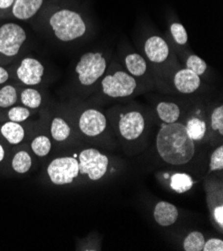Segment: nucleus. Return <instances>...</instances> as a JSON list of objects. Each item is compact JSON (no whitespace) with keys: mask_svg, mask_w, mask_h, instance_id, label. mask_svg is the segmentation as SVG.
I'll return each mask as SVG.
<instances>
[{"mask_svg":"<svg viewBox=\"0 0 223 251\" xmlns=\"http://www.w3.org/2000/svg\"><path fill=\"white\" fill-rule=\"evenodd\" d=\"M36 17L53 38L62 43L83 38L89 29L88 20L80 10L55 2L45 3Z\"/></svg>","mask_w":223,"mask_h":251,"instance_id":"f257e3e1","label":"nucleus"},{"mask_svg":"<svg viewBox=\"0 0 223 251\" xmlns=\"http://www.w3.org/2000/svg\"><path fill=\"white\" fill-rule=\"evenodd\" d=\"M145 126V116L138 109H125L118 113V132L126 141L137 140L143 134Z\"/></svg>","mask_w":223,"mask_h":251,"instance_id":"1a4fd4ad","label":"nucleus"},{"mask_svg":"<svg viewBox=\"0 0 223 251\" xmlns=\"http://www.w3.org/2000/svg\"><path fill=\"white\" fill-rule=\"evenodd\" d=\"M30 148L32 152L37 157H45L51 151L52 142L51 139L46 135H37L34 137L30 143Z\"/></svg>","mask_w":223,"mask_h":251,"instance_id":"393cba45","label":"nucleus"},{"mask_svg":"<svg viewBox=\"0 0 223 251\" xmlns=\"http://www.w3.org/2000/svg\"><path fill=\"white\" fill-rule=\"evenodd\" d=\"M32 167V157L26 150H19L11 159V168L15 173L25 174Z\"/></svg>","mask_w":223,"mask_h":251,"instance_id":"4be33fe9","label":"nucleus"},{"mask_svg":"<svg viewBox=\"0 0 223 251\" xmlns=\"http://www.w3.org/2000/svg\"><path fill=\"white\" fill-rule=\"evenodd\" d=\"M202 251H223V241L219 238H210L205 240Z\"/></svg>","mask_w":223,"mask_h":251,"instance_id":"7c9ffc66","label":"nucleus"},{"mask_svg":"<svg viewBox=\"0 0 223 251\" xmlns=\"http://www.w3.org/2000/svg\"><path fill=\"white\" fill-rule=\"evenodd\" d=\"M143 53L148 64L152 66L167 63L173 54L167 40L158 34H151L144 40Z\"/></svg>","mask_w":223,"mask_h":251,"instance_id":"9d476101","label":"nucleus"},{"mask_svg":"<svg viewBox=\"0 0 223 251\" xmlns=\"http://www.w3.org/2000/svg\"><path fill=\"white\" fill-rule=\"evenodd\" d=\"M5 158V149H4V146L2 145V143L0 142V163L3 162Z\"/></svg>","mask_w":223,"mask_h":251,"instance_id":"f704fd0d","label":"nucleus"},{"mask_svg":"<svg viewBox=\"0 0 223 251\" xmlns=\"http://www.w3.org/2000/svg\"><path fill=\"white\" fill-rule=\"evenodd\" d=\"M179 216L177 207L167 201H159L153 210V218L162 227H168L174 224Z\"/></svg>","mask_w":223,"mask_h":251,"instance_id":"4468645a","label":"nucleus"},{"mask_svg":"<svg viewBox=\"0 0 223 251\" xmlns=\"http://www.w3.org/2000/svg\"><path fill=\"white\" fill-rule=\"evenodd\" d=\"M23 86H37L43 82L45 67L43 63L33 57L25 56L19 60L14 67L11 76Z\"/></svg>","mask_w":223,"mask_h":251,"instance_id":"6e6552de","label":"nucleus"},{"mask_svg":"<svg viewBox=\"0 0 223 251\" xmlns=\"http://www.w3.org/2000/svg\"><path fill=\"white\" fill-rule=\"evenodd\" d=\"M6 116L7 119L9 121H13V122H18V123H22L24 121H26L32 114L31 109L23 106V105H13L11 107H9L8 109H6Z\"/></svg>","mask_w":223,"mask_h":251,"instance_id":"cd10ccee","label":"nucleus"},{"mask_svg":"<svg viewBox=\"0 0 223 251\" xmlns=\"http://www.w3.org/2000/svg\"><path fill=\"white\" fill-rule=\"evenodd\" d=\"M172 84L181 94H193L200 89L202 79L188 68H178L172 74Z\"/></svg>","mask_w":223,"mask_h":251,"instance_id":"f8f14e48","label":"nucleus"},{"mask_svg":"<svg viewBox=\"0 0 223 251\" xmlns=\"http://www.w3.org/2000/svg\"><path fill=\"white\" fill-rule=\"evenodd\" d=\"M223 169V146H218L210 156L209 171H218Z\"/></svg>","mask_w":223,"mask_h":251,"instance_id":"c756f323","label":"nucleus"},{"mask_svg":"<svg viewBox=\"0 0 223 251\" xmlns=\"http://www.w3.org/2000/svg\"><path fill=\"white\" fill-rule=\"evenodd\" d=\"M14 0H0V19H8Z\"/></svg>","mask_w":223,"mask_h":251,"instance_id":"2f4dec72","label":"nucleus"},{"mask_svg":"<svg viewBox=\"0 0 223 251\" xmlns=\"http://www.w3.org/2000/svg\"><path fill=\"white\" fill-rule=\"evenodd\" d=\"M70 134L71 127L66 119L60 116L52 118L50 124V135L54 141L63 142L69 138Z\"/></svg>","mask_w":223,"mask_h":251,"instance_id":"412c9836","label":"nucleus"},{"mask_svg":"<svg viewBox=\"0 0 223 251\" xmlns=\"http://www.w3.org/2000/svg\"><path fill=\"white\" fill-rule=\"evenodd\" d=\"M155 110L162 123L177 122L181 116L180 105L174 101L162 100L156 104Z\"/></svg>","mask_w":223,"mask_h":251,"instance_id":"f3484780","label":"nucleus"},{"mask_svg":"<svg viewBox=\"0 0 223 251\" xmlns=\"http://www.w3.org/2000/svg\"><path fill=\"white\" fill-rule=\"evenodd\" d=\"M108 61L102 52H86L82 54L74 68L77 82L84 88H90L100 82L107 71Z\"/></svg>","mask_w":223,"mask_h":251,"instance_id":"7ed1b4c3","label":"nucleus"},{"mask_svg":"<svg viewBox=\"0 0 223 251\" xmlns=\"http://www.w3.org/2000/svg\"><path fill=\"white\" fill-rule=\"evenodd\" d=\"M27 40V32L16 22L0 24V65H9Z\"/></svg>","mask_w":223,"mask_h":251,"instance_id":"20e7f679","label":"nucleus"},{"mask_svg":"<svg viewBox=\"0 0 223 251\" xmlns=\"http://www.w3.org/2000/svg\"><path fill=\"white\" fill-rule=\"evenodd\" d=\"M43 100V94L36 88V86H24L19 89L20 104L33 111L42 106Z\"/></svg>","mask_w":223,"mask_h":251,"instance_id":"dca6fc26","label":"nucleus"},{"mask_svg":"<svg viewBox=\"0 0 223 251\" xmlns=\"http://www.w3.org/2000/svg\"><path fill=\"white\" fill-rule=\"evenodd\" d=\"M213 217L216 221V223L219 225L220 227L223 226V206L219 205L216 206L213 211Z\"/></svg>","mask_w":223,"mask_h":251,"instance_id":"72a5a7b5","label":"nucleus"},{"mask_svg":"<svg viewBox=\"0 0 223 251\" xmlns=\"http://www.w3.org/2000/svg\"><path fill=\"white\" fill-rule=\"evenodd\" d=\"M101 92L112 99L126 98L134 95L139 89V81L125 70L115 69L104 74L100 80Z\"/></svg>","mask_w":223,"mask_h":251,"instance_id":"39448f33","label":"nucleus"},{"mask_svg":"<svg viewBox=\"0 0 223 251\" xmlns=\"http://www.w3.org/2000/svg\"><path fill=\"white\" fill-rule=\"evenodd\" d=\"M10 78H11L10 70L4 65H0V85L8 83Z\"/></svg>","mask_w":223,"mask_h":251,"instance_id":"473e14b6","label":"nucleus"},{"mask_svg":"<svg viewBox=\"0 0 223 251\" xmlns=\"http://www.w3.org/2000/svg\"><path fill=\"white\" fill-rule=\"evenodd\" d=\"M0 134L10 145H18L25 138V129L21 123L8 120L0 126Z\"/></svg>","mask_w":223,"mask_h":251,"instance_id":"a211bd4d","label":"nucleus"},{"mask_svg":"<svg viewBox=\"0 0 223 251\" xmlns=\"http://www.w3.org/2000/svg\"><path fill=\"white\" fill-rule=\"evenodd\" d=\"M79 174L87 175L92 181L100 180L107 172L108 157L95 148H86L78 154Z\"/></svg>","mask_w":223,"mask_h":251,"instance_id":"0eeeda50","label":"nucleus"},{"mask_svg":"<svg viewBox=\"0 0 223 251\" xmlns=\"http://www.w3.org/2000/svg\"><path fill=\"white\" fill-rule=\"evenodd\" d=\"M169 35L171 40L175 45L184 47L188 44V35L184 25L178 21V19H172L168 23Z\"/></svg>","mask_w":223,"mask_h":251,"instance_id":"5701e85b","label":"nucleus"},{"mask_svg":"<svg viewBox=\"0 0 223 251\" xmlns=\"http://www.w3.org/2000/svg\"><path fill=\"white\" fill-rule=\"evenodd\" d=\"M46 1H47V0H46Z\"/></svg>","mask_w":223,"mask_h":251,"instance_id":"c9c22d12","label":"nucleus"},{"mask_svg":"<svg viewBox=\"0 0 223 251\" xmlns=\"http://www.w3.org/2000/svg\"><path fill=\"white\" fill-rule=\"evenodd\" d=\"M46 173L54 185L71 184L79 175L78 160L72 156L56 157L47 165Z\"/></svg>","mask_w":223,"mask_h":251,"instance_id":"423d86ee","label":"nucleus"},{"mask_svg":"<svg viewBox=\"0 0 223 251\" xmlns=\"http://www.w3.org/2000/svg\"><path fill=\"white\" fill-rule=\"evenodd\" d=\"M194 181L187 173L177 172L174 173L170 178V187L173 191L179 194L189 191L193 187Z\"/></svg>","mask_w":223,"mask_h":251,"instance_id":"b1692460","label":"nucleus"},{"mask_svg":"<svg viewBox=\"0 0 223 251\" xmlns=\"http://www.w3.org/2000/svg\"><path fill=\"white\" fill-rule=\"evenodd\" d=\"M107 118L103 112L96 108L84 109L78 117V128L85 136L95 137L105 131Z\"/></svg>","mask_w":223,"mask_h":251,"instance_id":"9b49d317","label":"nucleus"},{"mask_svg":"<svg viewBox=\"0 0 223 251\" xmlns=\"http://www.w3.org/2000/svg\"><path fill=\"white\" fill-rule=\"evenodd\" d=\"M19 88L11 83L0 85V108L8 109L9 107L18 104Z\"/></svg>","mask_w":223,"mask_h":251,"instance_id":"6ab92c4d","label":"nucleus"},{"mask_svg":"<svg viewBox=\"0 0 223 251\" xmlns=\"http://www.w3.org/2000/svg\"><path fill=\"white\" fill-rule=\"evenodd\" d=\"M47 1L46 0H14L8 19L28 21L37 16Z\"/></svg>","mask_w":223,"mask_h":251,"instance_id":"ddd939ff","label":"nucleus"},{"mask_svg":"<svg viewBox=\"0 0 223 251\" xmlns=\"http://www.w3.org/2000/svg\"><path fill=\"white\" fill-rule=\"evenodd\" d=\"M185 125V130L187 135L195 142V141H200L204 138L206 134V122L204 119L197 117V116H192L190 117Z\"/></svg>","mask_w":223,"mask_h":251,"instance_id":"aec40b11","label":"nucleus"},{"mask_svg":"<svg viewBox=\"0 0 223 251\" xmlns=\"http://www.w3.org/2000/svg\"><path fill=\"white\" fill-rule=\"evenodd\" d=\"M205 243L204 235L199 231L190 232L183 241V249L185 251H202Z\"/></svg>","mask_w":223,"mask_h":251,"instance_id":"a878e982","label":"nucleus"},{"mask_svg":"<svg viewBox=\"0 0 223 251\" xmlns=\"http://www.w3.org/2000/svg\"><path fill=\"white\" fill-rule=\"evenodd\" d=\"M124 68L135 79L139 80L147 76L149 64L143 55L138 52H130L124 56Z\"/></svg>","mask_w":223,"mask_h":251,"instance_id":"2eb2a0df","label":"nucleus"},{"mask_svg":"<svg viewBox=\"0 0 223 251\" xmlns=\"http://www.w3.org/2000/svg\"><path fill=\"white\" fill-rule=\"evenodd\" d=\"M211 128L218 131L220 135L223 134V105H217L210 115Z\"/></svg>","mask_w":223,"mask_h":251,"instance_id":"c85d7f7f","label":"nucleus"},{"mask_svg":"<svg viewBox=\"0 0 223 251\" xmlns=\"http://www.w3.org/2000/svg\"><path fill=\"white\" fill-rule=\"evenodd\" d=\"M156 150L165 163L180 166L193 158L195 143L187 135L183 123H162L156 136Z\"/></svg>","mask_w":223,"mask_h":251,"instance_id":"f03ea898","label":"nucleus"},{"mask_svg":"<svg viewBox=\"0 0 223 251\" xmlns=\"http://www.w3.org/2000/svg\"><path fill=\"white\" fill-rule=\"evenodd\" d=\"M184 67L193 71L195 74H197L198 76H200L201 78L203 75L206 74L207 69H208L206 62L201 57H199L196 54H193V53L186 56Z\"/></svg>","mask_w":223,"mask_h":251,"instance_id":"bb28decb","label":"nucleus"}]
</instances>
